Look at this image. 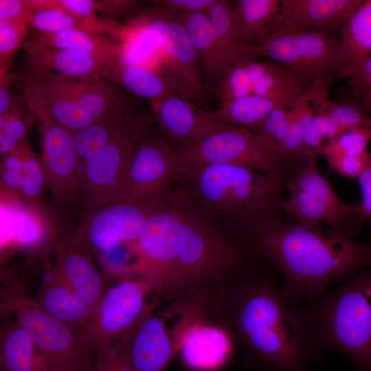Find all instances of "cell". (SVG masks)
<instances>
[{"label":"cell","mask_w":371,"mask_h":371,"mask_svg":"<svg viewBox=\"0 0 371 371\" xmlns=\"http://www.w3.org/2000/svg\"><path fill=\"white\" fill-rule=\"evenodd\" d=\"M130 249L131 274L164 296L240 274L249 253L236 236L175 191L150 215Z\"/></svg>","instance_id":"cell-1"},{"label":"cell","mask_w":371,"mask_h":371,"mask_svg":"<svg viewBox=\"0 0 371 371\" xmlns=\"http://www.w3.org/2000/svg\"><path fill=\"white\" fill-rule=\"evenodd\" d=\"M236 235L250 253L269 260L282 274L283 294L300 303L322 296L335 281L371 266V244L352 240L321 225L257 220Z\"/></svg>","instance_id":"cell-2"},{"label":"cell","mask_w":371,"mask_h":371,"mask_svg":"<svg viewBox=\"0 0 371 371\" xmlns=\"http://www.w3.org/2000/svg\"><path fill=\"white\" fill-rule=\"evenodd\" d=\"M247 280L238 295L234 322L249 363L267 371H310L315 352L301 304L268 279Z\"/></svg>","instance_id":"cell-3"},{"label":"cell","mask_w":371,"mask_h":371,"mask_svg":"<svg viewBox=\"0 0 371 371\" xmlns=\"http://www.w3.org/2000/svg\"><path fill=\"white\" fill-rule=\"evenodd\" d=\"M282 179L227 164H194L177 194L212 222L235 234L283 212Z\"/></svg>","instance_id":"cell-4"},{"label":"cell","mask_w":371,"mask_h":371,"mask_svg":"<svg viewBox=\"0 0 371 371\" xmlns=\"http://www.w3.org/2000/svg\"><path fill=\"white\" fill-rule=\"evenodd\" d=\"M301 311L315 355L339 351L371 371V266Z\"/></svg>","instance_id":"cell-5"},{"label":"cell","mask_w":371,"mask_h":371,"mask_svg":"<svg viewBox=\"0 0 371 371\" xmlns=\"http://www.w3.org/2000/svg\"><path fill=\"white\" fill-rule=\"evenodd\" d=\"M32 79L51 117L73 133L132 104L100 73L80 77L45 73Z\"/></svg>","instance_id":"cell-6"},{"label":"cell","mask_w":371,"mask_h":371,"mask_svg":"<svg viewBox=\"0 0 371 371\" xmlns=\"http://www.w3.org/2000/svg\"><path fill=\"white\" fill-rule=\"evenodd\" d=\"M1 308L31 337L40 371H93L96 351L80 331L51 316L33 297L1 291Z\"/></svg>","instance_id":"cell-7"},{"label":"cell","mask_w":371,"mask_h":371,"mask_svg":"<svg viewBox=\"0 0 371 371\" xmlns=\"http://www.w3.org/2000/svg\"><path fill=\"white\" fill-rule=\"evenodd\" d=\"M317 157H310L295 166L284 179L289 195L283 212L296 222L310 225L326 223L328 228L351 238L363 227L366 216L361 203H346L320 172Z\"/></svg>","instance_id":"cell-8"},{"label":"cell","mask_w":371,"mask_h":371,"mask_svg":"<svg viewBox=\"0 0 371 371\" xmlns=\"http://www.w3.org/2000/svg\"><path fill=\"white\" fill-rule=\"evenodd\" d=\"M193 168L178 148L146 134L133 155L117 200L160 207L172 195V181L186 179Z\"/></svg>","instance_id":"cell-9"},{"label":"cell","mask_w":371,"mask_h":371,"mask_svg":"<svg viewBox=\"0 0 371 371\" xmlns=\"http://www.w3.org/2000/svg\"><path fill=\"white\" fill-rule=\"evenodd\" d=\"M245 54L264 57L314 82L340 73L338 34L315 31L276 32L245 46Z\"/></svg>","instance_id":"cell-10"},{"label":"cell","mask_w":371,"mask_h":371,"mask_svg":"<svg viewBox=\"0 0 371 371\" xmlns=\"http://www.w3.org/2000/svg\"><path fill=\"white\" fill-rule=\"evenodd\" d=\"M159 207L126 200L115 201L89 214L78 234L89 251L97 254L105 271L123 264L122 249H130L150 215Z\"/></svg>","instance_id":"cell-11"},{"label":"cell","mask_w":371,"mask_h":371,"mask_svg":"<svg viewBox=\"0 0 371 371\" xmlns=\"http://www.w3.org/2000/svg\"><path fill=\"white\" fill-rule=\"evenodd\" d=\"M24 97L31 114L41 124V159L47 187L60 203L72 204L78 201L81 177L74 133L51 117L34 86L24 89Z\"/></svg>","instance_id":"cell-12"},{"label":"cell","mask_w":371,"mask_h":371,"mask_svg":"<svg viewBox=\"0 0 371 371\" xmlns=\"http://www.w3.org/2000/svg\"><path fill=\"white\" fill-rule=\"evenodd\" d=\"M179 146L181 153L196 165L242 166L284 180L282 164L247 127L226 125Z\"/></svg>","instance_id":"cell-13"},{"label":"cell","mask_w":371,"mask_h":371,"mask_svg":"<svg viewBox=\"0 0 371 371\" xmlns=\"http://www.w3.org/2000/svg\"><path fill=\"white\" fill-rule=\"evenodd\" d=\"M147 124L119 136L81 164L78 200L88 214L118 199L133 155L147 134Z\"/></svg>","instance_id":"cell-14"},{"label":"cell","mask_w":371,"mask_h":371,"mask_svg":"<svg viewBox=\"0 0 371 371\" xmlns=\"http://www.w3.org/2000/svg\"><path fill=\"white\" fill-rule=\"evenodd\" d=\"M150 291V284L140 278L120 280L104 291L80 332L85 341L96 351L129 332L153 311L156 302H146Z\"/></svg>","instance_id":"cell-15"},{"label":"cell","mask_w":371,"mask_h":371,"mask_svg":"<svg viewBox=\"0 0 371 371\" xmlns=\"http://www.w3.org/2000/svg\"><path fill=\"white\" fill-rule=\"evenodd\" d=\"M148 32L164 65L190 97L203 100L201 67L186 27L175 14L154 8L139 21Z\"/></svg>","instance_id":"cell-16"},{"label":"cell","mask_w":371,"mask_h":371,"mask_svg":"<svg viewBox=\"0 0 371 371\" xmlns=\"http://www.w3.org/2000/svg\"><path fill=\"white\" fill-rule=\"evenodd\" d=\"M54 236L44 206L24 203L16 194L1 189V245L30 251L51 249Z\"/></svg>","instance_id":"cell-17"},{"label":"cell","mask_w":371,"mask_h":371,"mask_svg":"<svg viewBox=\"0 0 371 371\" xmlns=\"http://www.w3.org/2000/svg\"><path fill=\"white\" fill-rule=\"evenodd\" d=\"M363 1L280 0V12L273 33L315 31L339 36Z\"/></svg>","instance_id":"cell-18"},{"label":"cell","mask_w":371,"mask_h":371,"mask_svg":"<svg viewBox=\"0 0 371 371\" xmlns=\"http://www.w3.org/2000/svg\"><path fill=\"white\" fill-rule=\"evenodd\" d=\"M52 267L60 278L93 310L104 293V282L79 234L58 237L51 249Z\"/></svg>","instance_id":"cell-19"},{"label":"cell","mask_w":371,"mask_h":371,"mask_svg":"<svg viewBox=\"0 0 371 371\" xmlns=\"http://www.w3.org/2000/svg\"><path fill=\"white\" fill-rule=\"evenodd\" d=\"M153 116L166 135L179 145L199 139L227 124L196 106L188 97L168 93L150 104Z\"/></svg>","instance_id":"cell-20"},{"label":"cell","mask_w":371,"mask_h":371,"mask_svg":"<svg viewBox=\"0 0 371 371\" xmlns=\"http://www.w3.org/2000/svg\"><path fill=\"white\" fill-rule=\"evenodd\" d=\"M151 312L125 334L126 354L133 371H164L179 350V343L170 338L163 320Z\"/></svg>","instance_id":"cell-21"},{"label":"cell","mask_w":371,"mask_h":371,"mask_svg":"<svg viewBox=\"0 0 371 371\" xmlns=\"http://www.w3.org/2000/svg\"><path fill=\"white\" fill-rule=\"evenodd\" d=\"M33 76L54 73L80 77L100 73L109 79L111 67L100 57L85 51L50 49L24 42L23 45Z\"/></svg>","instance_id":"cell-22"},{"label":"cell","mask_w":371,"mask_h":371,"mask_svg":"<svg viewBox=\"0 0 371 371\" xmlns=\"http://www.w3.org/2000/svg\"><path fill=\"white\" fill-rule=\"evenodd\" d=\"M244 63L253 94L288 104H294L315 82L284 66L258 62L249 56L245 57Z\"/></svg>","instance_id":"cell-23"},{"label":"cell","mask_w":371,"mask_h":371,"mask_svg":"<svg viewBox=\"0 0 371 371\" xmlns=\"http://www.w3.org/2000/svg\"><path fill=\"white\" fill-rule=\"evenodd\" d=\"M185 364L195 370L208 371L221 367L229 359L232 344L223 330L212 326H191L179 341Z\"/></svg>","instance_id":"cell-24"},{"label":"cell","mask_w":371,"mask_h":371,"mask_svg":"<svg viewBox=\"0 0 371 371\" xmlns=\"http://www.w3.org/2000/svg\"><path fill=\"white\" fill-rule=\"evenodd\" d=\"M33 298L51 316L80 332L93 315V310L60 278L52 266Z\"/></svg>","instance_id":"cell-25"},{"label":"cell","mask_w":371,"mask_h":371,"mask_svg":"<svg viewBox=\"0 0 371 371\" xmlns=\"http://www.w3.org/2000/svg\"><path fill=\"white\" fill-rule=\"evenodd\" d=\"M339 37V77L349 78L371 54V0H363Z\"/></svg>","instance_id":"cell-26"},{"label":"cell","mask_w":371,"mask_h":371,"mask_svg":"<svg viewBox=\"0 0 371 371\" xmlns=\"http://www.w3.org/2000/svg\"><path fill=\"white\" fill-rule=\"evenodd\" d=\"M145 121L146 119L143 118L131 104L74 133V143L80 164L117 137Z\"/></svg>","instance_id":"cell-27"},{"label":"cell","mask_w":371,"mask_h":371,"mask_svg":"<svg viewBox=\"0 0 371 371\" xmlns=\"http://www.w3.org/2000/svg\"><path fill=\"white\" fill-rule=\"evenodd\" d=\"M25 42L45 48L76 49L92 53L104 60L111 67L109 80L124 54L123 44L76 29L49 34L36 32Z\"/></svg>","instance_id":"cell-28"},{"label":"cell","mask_w":371,"mask_h":371,"mask_svg":"<svg viewBox=\"0 0 371 371\" xmlns=\"http://www.w3.org/2000/svg\"><path fill=\"white\" fill-rule=\"evenodd\" d=\"M177 16L189 34L205 78L218 84L227 66L209 16L206 13Z\"/></svg>","instance_id":"cell-29"},{"label":"cell","mask_w":371,"mask_h":371,"mask_svg":"<svg viewBox=\"0 0 371 371\" xmlns=\"http://www.w3.org/2000/svg\"><path fill=\"white\" fill-rule=\"evenodd\" d=\"M111 81L120 84L150 104L170 93L189 97L184 89L168 76L153 68L128 63L123 56L116 66Z\"/></svg>","instance_id":"cell-30"},{"label":"cell","mask_w":371,"mask_h":371,"mask_svg":"<svg viewBox=\"0 0 371 371\" xmlns=\"http://www.w3.org/2000/svg\"><path fill=\"white\" fill-rule=\"evenodd\" d=\"M280 7V0L234 1V23L238 38L245 46L273 33Z\"/></svg>","instance_id":"cell-31"},{"label":"cell","mask_w":371,"mask_h":371,"mask_svg":"<svg viewBox=\"0 0 371 371\" xmlns=\"http://www.w3.org/2000/svg\"><path fill=\"white\" fill-rule=\"evenodd\" d=\"M0 371H40L34 342L16 320L1 329Z\"/></svg>","instance_id":"cell-32"},{"label":"cell","mask_w":371,"mask_h":371,"mask_svg":"<svg viewBox=\"0 0 371 371\" xmlns=\"http://www.w3.org/2000/svg\"><path fill=\"white\" fill-rule=\"evenodd\" d=\"M294 104H288L273 98L251 94L220 105L212 114L223 124L251 128L276 108Z\"/></svg>","instance_id":"cell-33"},{"label":"cell","mask_w":371,"mask_h":371,"mask_svg":"<svg viewBox=\"0 0 371 371\" xmlns=\"http://www.w3.org/2000/svg\"><path fill=\"white\" fill-rule=\"evenodd\" d=\"M234 1L216 0L206 13L214 30L227 69L245 56L233 19ZM227 71V70H226Z\"/></svg>","instance_id":"cell-34"},{"label":"cell","mask_w":371,"mask_h":371,"mask_svg":"<svg viewBox=\"0 0 371 371\" xmlns=\"http://www.w3.org/2000/svg\"><path fill=\"white\" fill-rule=\"evenodd\" d=\"M46 187L47 179L41 157L37 156L28 144L24 148L19 196L27 204L43 206V197Z\"/></svg>","instance_id":"cell-35"},{"label":"cell","mask_w":371,"mask_h":371,"mask_svg":"<svg viewBox=\"0 0 371 371\" xmlns=\"http://www.w3.org/2000/svg\"><path fill=\"white\" fill-rule=\"evenodd\" d=\"M330 167L339 175L348 179H358L371 161V154L352 155L344 151L331 139L322 145L319 150Z\"/></svg>","instance_id":"cell-36"},{"label":"cell","mask_w":371,"mask_h":371,"mask_svg":"<svg viewBox=\"0 0 371 371\" xmlns=\"http://www.w3.org/2000/svg\"><path fill=\"white\" fill-rule=\"evenodd\" d=\"M28 23L29 26L40 33H55L72 29L93 33L87 24L57 8H47L33 11Z\"/></svg>","instance_id":"cell-37"},{"label":"cell","mask_w":371,"mask_h":371,"mask_svg":"<svg viewBox=\"0 0 371 371\" xmlns=\"http://www.w3.org/2000/svg\"><path fill=\"white\" fill-rule=\"evenodd\" d=\"M324 98L318 104L316 114L304 137L302 155L305 159L317 157L322 145L341 133L329 117L323 103Z\"/></svg>","instance_id":"cell-38"},{"label":"cell","mask_w":371,"mask_h":371,"mask_svg":"<svg viewBox=\"0 0 371 371\" xmlns=\"http://www.w3.org/2000/svg\"><path fill=\"white\" fill-rule=\"evenodd\" d=\"M33 10L57 8L87 24L94 34L108 32L107 25L97 19V1L91 0H26Z\"/></svg>","instance_id":"cell-39"},{"label":"cell","mask_w":371,"mask_h":371,"mask_svg":"<svg viewBox=\"0 0 371 371\" xmlns=\"http://www.w3.org/2000/svg\"><path fill=\"white\" fill-rule=\"evenodd\" d=\"M28 24L0 21V76L6 77L11 60L25 41Z\"/></svg>","instance_id":"cell-40"},{"label":"cell","mask_w":371,"mask_h":371,"mask_svg":"<svg viewBox=\"0 0 371 371\" xmlns=\"http://www.w3.org/2000/svg\"><path fill=\"white\" fill-rule=\"evenodd\" d=\"M93 371H133L126 354L125 335L96 350Z\"/></svg>","instance_id":"cell-41"},{"label":"cell","mask_w":371,"mask_h":371,"mask_svg":"<svg viewBox=\"0 0 371 371\" xmlns=\"http://www.w3.org/2000/svg\"><path fill=\"white\" fill-rule=\"evenodd\" d=\"M346 90L349 100L367 113L371 112V54L362 66L348 78Z\"/></svg>","instance_id":"cell-42"},{"label":"cell","mask_w":371,"mask_h":371,"mask_svg":"<svg viewBox=\"0 0 371 371\" xmlns=\"http://www.w3.org/2000/svg\"><path fill=\"white\" fill-rule=\"evenodd\" d=\"M28 144L17 152L1 158V188L19 196L23 177L24 148Z\"/></svg>","instance_id":"cell-43"},{"label":"cell","mask_w":371,"mask_h":371,"mask_svg":"<svg viewBox=\"0 0 371 371\" xmlns=\"http://www.w3.org/2000/svg\"><path fill=\"white\" fill-rule=\"evenodd\" d=\"M339 146L352 155H361L368 153L371 140V128H353L340 133L335 138Z\"/></svg>","instance_id":"cell-44"},{"label":"cell","mask_w":371,"mask_h":371,"mask_svg":"<svg viewBox=\"0 0 371 371\" xmlns=\"http://www.w3.org/2000/svg\"><path fill=\"white\" fill-rule=\"evenodd\" d=\"M29 118L21 109L14 110L0 115V132H3L18 143H27Z\"/></svg>","instance_id":"cell-45"},{"label":"cell","mask_w":371,"mask_h":371,"mask_svg":"<svg viewBox=\"0 0 371 371\" xmlns=\"http://www.w3.org/2000/svg\"><path fill=\"white\" fill-rule=\"evenodd\" d=\"M216 0H158L154 1L155 8L177 16L207 13Z\"/></svg>","instance_id":"cell-46"},{"label":"cell","mask_w":371,"mask_h":371,"mask_svg":"<svg viewBox=\"0 0 371 371\" xmlns=\"http://www.w3.org/2000/svg\"><path fill=\"white\" fill-rule=\"evenodd\" d=\"M33 11L26 0H0V21L29 25Z\"/></svg>","instance_id":"cell-47"},{"label":"cell","mask_w":371,"mask_h":371,"mask_svg":"<svg viewBox=\"0 0 371 371\" xmlns=\"http://www.w3.org/2000/svg\"><path fill=\"white\" fill-rule=\"evenodd\" d=\"M357 179L361 194V204L371 225V161Z\"/></svg>","instance_id":"cell-48"},{"label":"cell","mask_w":371,"mask_h":371,"mask_svg":"<svg viewBox=\"0 0 371 371\" xmlns=\"http://www.w3.org/2000/svg\"><path fill=\"white\" fill-rule=\"evenodd\" d=\"M21 109L14 103L8 88L6 77L1 78L0 83V115L14 110Z\"/></svg>","instance_id":"cell-49"},{"label":"cell","mask_w":371,"mask_h":371,"mask_svg":"<svg viewBox=\"0 0 371 371\" xmlns=\"http://www.w3.org/2000/svg\"><path fill=\"white\" fill-rule=\"evenodd\" d=\"M28 143V142H27ZM26 143V144H27ZM21 145L3 132H0V155L3 158L19 150Z\"/></svg>","instance_id":"cell-50"}]
</instances>
